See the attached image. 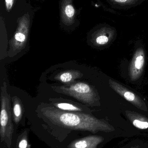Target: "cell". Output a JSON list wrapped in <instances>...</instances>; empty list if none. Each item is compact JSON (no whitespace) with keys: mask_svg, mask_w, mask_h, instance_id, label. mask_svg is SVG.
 Instances as JSON below:
<instances>
[{"mask_svg":"<svg viewBox=\"0 0 148 148\" xmlns=\"http://www.w3.org/2000/svg\"><path fill=\"white\" fill-rule=\"evenodd\" d=\"M43 115L55 125L68 129L91 130L96 125V121L87 114L63 111L54 107L41 109Z\"/></svg>","mask_w":148,"mask_h":148,"instance_id":"obj_1","label":"cell"},{"mask_svg":"<svg viewBox=\"0 0 148 148\" xmlns=\"http://www.w3.org/2000/svg\"><path fill=\"white\" fill-rule=\"evenodd\" d=\"M1 90L0 136L1 141L4 142L8 148H10L14 128L12 121L10 96L8 93L7 84L5 82H3L1 86Z\"/></svg>","mask_w":148,"mask_h":148,"instance_id":"obj_2","label":"cell"},{"mask_svg":"<svg viewBox=\"0 0 148 148\" xmlns=\"http://www.w3.org/2000/svg\"><path fill=\"white\" fill-rule=\"evenodd\" d=\"M53 88L56 92L72 97L85 104H91L95 100L94 91L88 84L85 83L79 82Z\"/></svg>","mask_w":148,"mask_h":148,"instance_id":"obj_3","label":"cell"},{"mask_svg":"<svg viewBox=\"0 0 148 148\" xmlns=\"http://www.w3.org/2000/svg\"><path fill=\"white\" fill-rule=\"evenodd\" d=\"M29 21L24 18L19 22L18 27L9 42L8 56L12 57L19 53L26 47L28 39Z\"/></svg>","mask_w":148,"mask_h":148,"instance_id":"obj_4","label":"cell"},{"mask_svg":"<svg viewBox=\"0 0 148 148\" xmlns=\"http://www.w3.org/2000/svg\"><path fill=\"white\" fill-rule=\"evenodd\" d=\"M109 83L112 88L120 95L122 96L127 101L130 102L138 108H141L145 103L139 97L136 95L131 91L127 90L123 86L114 81L109 80Z\"/></svg>","mask_w":148,"mask_h":148,"instance_id":"obj_5","label":"cell"},{"mask_svg":"<svg viewBox=\"0 0 148 148\" xmlns=\"http://www.w3.org/2000/svg\"><path fill=\"white\" fill-rule=\"evenodd\" d=\"M145 59L142 49H138L136 52L130 68V77L132 80H136L140 75L144 66Z\"/></svg>","mask_w":148,"mask_h":148,"instance_id":"obj_6","label":"cell"},{"mask_svg":"<svg viewBox=\"0 0 148 148\" xmlns=\"http://www.w3.org/2000/svg\"><path fill=\"white\" fill-rule=\"evenodd\" d=\"M83 76V74L78 70H68L57 74L55 76L54 79L63 83L70 84L76 79L81 78Z\"/></svg>","mask_w":148,"mask_h":148,"instance_id":"obj_7","label":"cell"},{"mask_svg":"<svg viewBox=\"0 0 148 148\" xmlns=\"http://www.w3.org/2000/svg\"><path fill=\"white\" fill-rule=\"evenodd\" d=\"M108 3L114 8L128 9L135 8L147 0H106Z\"/></svg>","mask_w":148,"mask_h":148,"instance_id":"obj_8","label":"cell"},{"mask_svg":"<svg viewBox=\"0 0 148 148\" xmlns=\"http://www.w3.org/2000/svg\"><path fill=\"white\" fill-rule=\"evenodd\" d=\"M12 116L16 123H18L21 120L23 113V106L21 100L17 97H13Z\"/></svg>","mask_w":148,"mask_h":148,"instance_id":"obj_9","label":"cell"},{"mask_svg":"<svg viewBox=\"0 0 148 148\" xmlns=\"http://www.w3.org/2000/svg\"><path fill=\"white\" fill-rule=\"evenodd\" d=\"M94 138L84 137L75 140L68 146V148H93L94 147Z\"/></svg>","mask_w":148,"mask_h":148,"instance_id":"obj_10","label":"cell"},{"mask_svg":"<svg viewBox=\"0 0 148 148\" xmlns=\"http://www.w3.org/2000/svg\"><path fill=\"white\" fill-rule=\"evenodd\" d=\"M54 105L56 108L63 111H70V112H81L82 110L81 108L70 103H54Z\"/></svg>","mask_w":148,"mask_h":148,"instance_id":"obj_11","label":"cell"},{"mask_svg":"<svg viewBox=\"0 0 148 148\" xmlns=\"http://www.w3.org/2000/svg\"><path fill=\"white\" fill-rule=\"evenodd\" d=\"M17 148H30V146L28 141L27 132H24L18 138L17 142Z\"/></svg>","mask_w":148,"mask_h":148,"instance_id":"obj_12","label":"cell"},{"mask_svg":"<svg viewBox=\"0 0 148 148\" xmlns=\"http://www.w3.org/2000/svg\"><path fill=\"white\" fill-rule=\"evenodd\" d=\"M63 10L64 16L67 17L66 20L69 21L72 20L75 14V10L72 4L70 3L66 4Z\"/></svg>","mask_w":148,"mask_h":148,"instance_id":"obj_13","label":"cell"},{"mask_svg":"<svg viewBox=\"0 0 148 148\" xmlns=\"http://www.w3.org/2000/svg\"><path fill=\"white\" fill-rule=\"evenodd\" d=\"M133 124L136 127L141 129H145L148 127V123L146 122L141 121L139 120H135L133 122Z\"/></svg>","mask_w":148,"mask_h":148,"instance_id":"obj_14","label":"cell"},{"mask_svg":"<svg viewBox=\"0 0 148 148\" xmlns=\"http://www.w3.org/2000/svg\"><path fill=\"white\" fill-rule=\"evenodd\" d=\"M6 8L8 10L11 9V7L14 3V0H5Z\"/></svg>","mask_w":148,"mask_h":148,"instance_id":"obj_15","label":"cell"}]
</instances>
